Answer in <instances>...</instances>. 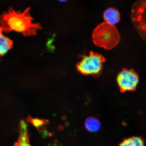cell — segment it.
I'll return each mask as SVG.
<instances>
[{
	"mask_svg": "<svg viewBox=\"0 0 146 146\" xmlns=\"http://www.w3.org/2000/svg\"><path fill=\"white\" fill-rule=\"evenodd\" d=\"M13 41L2 33H0V56H3L12 48Z\"/></svg>",
	"mask_w": 146,
	"mask_h": 146,
	"instance_id": "7",
	"label": "cell"
},
{
	"mask_svg": "<svg viewBox=\"0 0 146 146\" xmlns=\"http://www.w3.org/2000/svg\"><path fill=\"white\" fill-rule=\"evenodd\" d=\"M81 61L76 64L77 70L84 75L98 76L100 74L106 59L101 54L91 51L89 55L82 56Z\"/></svg>",
	"mask_w": 146,
	"mask_h": 146,
	"instance_id": "3",
	"label": "cell"
},
{
	"mask_svg": "<svg viewBox=\"0 0 146 146\" xmlns=\"http://www.w3.org/2000/svg\"><path fill=\"white\" fill-rule=\"evenodd\" d=\"M117 81L120 91L124 92L135 90L139 81V77L133 69L124 68L119 73Z\"/></svg>",
	"mask_w": 146,
	"mask_h": 146,
	"instance_id": "4",
	"label": "cell"
},
{
	"mask_svg": "<svg viewBox=\"0 0 146 146\" xmlns=\"http://www.w3.org/2000/svg\"><path fill=\"white\" fill-rule=\"evenodd\" d=\"M27 121L31 123L35 127L39 129V128L40 127L44 124H46L47 122L46 120L39 119L38 118H34L31 117L30 116H29L27 118Z\"/></svg>",
	"mask_w": 146,
	"mask_h": 146,
	"instance_id": "11",
	"label": "cell"
},
{
	"mask_svg": "<svg viewBox=\"0 0 146 146\" xmlns=\"http://www.w3.org/2000/svg\"><path fill=\"white\" fill-rule=\"evenodd\" d=\"M136 3L133 9V21L137 24L138 30L146 37V1Z\"/></svg>",
	"mask_w": 146,
	"mask_h": 146,
	"instance_id": "5",
	"label": "cell"
},
{
	"mask_svg": "<svg viewBox=\"0 0 146 146\" xmlns=\"http://www.w3.org/2000/svg\"><path fill=\"white\" fill-rule=\"evenodd\" d=\"M15 146H31L29 143V137L27 131H20L19 138Z\"/></svg>",
	"mask_w": 146,
	"mask_h": 146,
	"instance_id": "10",
	"label": "cell"
},
{
	"mask_svg": "<svg viewBox=\"0 0 146 146\" xmlns=\"http://www.w3.org/2000/svg\"><path fill=\"white\" fill-rule=\"evenodd\" d=\"M119 146H145V142L141 137L134 136L125 139Z\"/></svg>",
	"mask_w": 146,
	"mask_h": 146,
	"instance_id": "8",
	"label": "cell"
},
{
	"mask_svg": "<svg viewBox=\"0 0 146 146\" xmlns=\"http://www.w3.org/2000/svg\"><path fill=\"white\" fill-rule=\"evenodd\" d=\"M103 17L106 22L114 25L119 22L120 19L119 12L113 8L107 9L104 12Z\"/></svg>",
	"mask_w": 146,
	"mask_h": 146,
	"instance_id": "6",
	"label": "cell"
},
{
	"mask_svg": "<svg viewBox=\"0 0 146 146\" xmlns=\"http://www.w3.org/2000/svg\"><path fill=\"white\" fill-rule=\"evenodd\" d=\"M93 41L97 46L110 50L116 46L120 36L114 25L104 22L98 25L93 31Z\"/></svg>",
	"mask_w": 146,
	"mask_h": 146,
	"instance_id": "2",
	"label": "cell"
},
{
	"mask_svg": "<svg viewBox=\"0 0 146 146\" xmlns=\"http://www.w3.org/2000/svg\"><path fill=\"white\" fill-rule=\"evenodd\" d=\"M85 125L87 130L91 132H98L100 128V121L94 117L88 118L86 120Z\"/></svg>",
	"mask_w": 146,
	"mask_h": 146,
	"instance_id": "9",
	"label": "cell"
},
{
	"mask_svg": "<svg viewBox=\"0 0 146 146\" xmlns=\"http://www.w3.org/2000/svg\"><path fill=\"white\" fill-rule=\"evenodd\" d=\"M20 131H27V125L25 120H22L20 123Z\"/></svg>",
	"mask_w": 146,
	"mask_h": 146,
	"instance_id": "12",
	"label": "cell"
},
{
	"mask_svg": "<svg viewBox=\"0 0 146 146\" xmlns=\"http://www.w3.org/2000/svg\"><path fill=\"white\" fill-rule=\"evenodd\" d=\"M30 8L21 13L16 12L10 8L4 12L0 18V28L5 32L15 31L22 33L25 36L35 35L38 29H41L39 23H32L33 18L30 14Z\"/></svg>",
	"mask_w": 146,
	"mask_h": 146,
	"instance_id": "1",
	"label": "cell"
}]
</instances>
